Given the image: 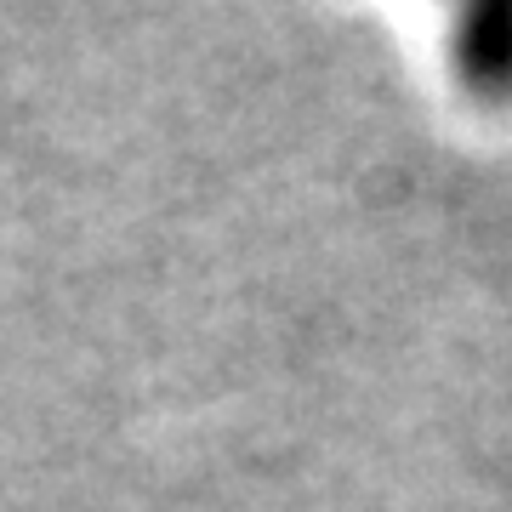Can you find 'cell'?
<instances>
[{
    "instance_id": "obj_1",
    "label": "cell",
    "mask_w": 512,
    "mask_h": 512,
    "mask_svg": "<svg viewBox=\"0 0 512 512\" xmlns=\"http://www.w3.org/2000/svg\"><path fill=\"white\" fill-rule=\"evenodd\" d=\"M456 74L478 103H512V0L467 6L456 23Z\"/></svg>"
}]
</instances>
